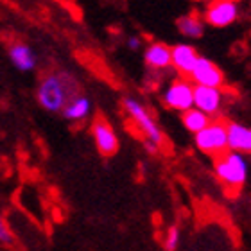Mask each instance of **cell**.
<instances>
[{
  "mask_svg": "<svg viewBox=\"0 0 251 251\" xmlns=\"http://www.w3.org/2000/svg\"><path fill=\"white\" fill-rule=\"evenodd\" d=\"M77 84L68 74H50L42 79L38 86V102L50 113H58L67 104L68 99L77 94Z\"/></svg>",
  "mask_w": 251,
  "mask_h": 251,
  "instance_id": "obj_1",
  "label": "cell"
},
{
  "mask_svg": "<svg viewBox=\"0 0 251 251\" xmlns=\"http://www.w3.org/2000/svg\"><path fill=\"white\" fill-rule=\"evenodd\" d=\"M215 158H217L215 160V174L228 190H239L246 183L248 173H250V163H248L246 154L226 149L223 154Z\"/></svg>",
  "mask_w": 251,
  "mask_h": 251,
  "instance_id": "obj_2",
  "label": "cell"
},
{
  "mask_svg": "<svg viewBox=\"0 0 251 251\" xmlns=\"http://www.w3.org/2000/svg\"><path fill=\"white\" fill-rule=\"evenodd\" d=\"M124 110L127 113V117L131 119V122L136 126V129L140 131L146 142L154 144L156 147H162L163 144V131L162 127L156 124V121L152 119V115L149 113L146 106L138 102L133 97H126L124 99Z\"/></svg>",
  "mask_w": 251,
  "mask_h": 251,
  "instance_id": "obj_3",
  "label": "cell"
},
{
  "mask_svg": "<svg viewBox=\"0 0 251 251\" xmlns=\"http://www.w3.org/2000/svg\"><path fill=\"white\" fill-rule=\"evenodd\" d=\"M194 142L199 151L208 156H219L228 149L226 144V122L210 121L203 129L194 133Z\"/></svg>",
  "mask_w": 251,
  "mask_h": 251,
  "instance_id": "obj_4",
  "label": "cell"
},
{
  "mask_svg": "<svg viewBox=\"0 0 251 251\" xmlns=\"http://www.w3.org/2000/svg\"><path fill=\"white\" fill-rule=\"evenodd\" d=\"M204 24L212 27H228L239 18L237 0H212L203 13Z\"/></svg>",
  "mask_w": 251,
  "mask_h": 251,
  "instance_id": "obj_5",
  "label": "cell"
},
{
  "mask_svg": "<svg viewBox=\"0 0 251 251\" xmlns=\"http://www.w3.org/2000/svg\"><path fill=\"white\" fill-rule=\"evenodd\" d=\"M163 102L174 111H185L194 106V84L187 79L171 83L163 92Z\"/></svg>",
  "mask_w": 251,
  "mask_h": 251,
  "instance_id": "obj_6",
  "label": "cell"
},
{
  "mask_svg": "<svg viewBox=\"0 0 251 251\" xmlns=\"http://www.w3.org/2000/svg\"><path fill=\"white\" fill-rule=\"evenodd\" d=\"M92 136L95 140V146L99 149L102 156H113L119 151V138H117L115 129L111 127V124L102 117H97L92 122Z\"/></svg>",
  "mask_w": 251,
  "mask_h": 251,
  "instance_id": "obj_7",
  "label": "cell"
},
{
  "mask_svg": "<svg viewBox=\"0 0 251 251\" xmlns=\"http://www.w3.org/2000/svg\"><path fill=\"white\" fill-rule=\"evenodd\" d=\"M192 79V84H201V86H214V88H223L225 84V74L214 61L208 58L199 56L192 72L188 74Z\"/></svg>",
  "mask_w": 251,
  "mask_h": 251,
  "instance_id": "obj_8",
  "label": "cell"
},
{
  "mask_svg": "<svg viewBox=\"0 0 251 251\" xmlns=\"http://www.w3.org/2000/svg\"><path fill=\"white\" fill-rule=\"evenodd\" d=\"M223 102H225V94L221 88L194 84V106L204 111L208 117L217 115L223 110Z\"/></svg>",
  "mask_w": 251,
  "mask_h": 251,
  "instance_id": "obj_9",
  "label": "cell"
},
{
  "mask_svg": "<svg viewBox=\"0 0 251 251\" xmlns=\"http://www.w3.org/2000/svg\"><path fill=\"white\" fill-rule=\"evenodd\" d=\"M226 144L230 151L250 154L251 152V129L241 122H226Z\"/></svg>",
  "mask_w": 251,
  "mask_h": 251,
  "instance_id": "obj_10",
  "label": "cell"
},
{
  "mask_svg": "<svg viewBox=\"0 0 251 251\" xmlns=\"http://www.w3.org/2000/svg\"><path fill=\"white\" fill-rule=\"evenodd\" d=\"M198 58L199 54L188 43H179V45L171 47V67H174L183 75H188V74L192 72Z\"/></svg>",
  "mask_w": 251,
  "mask_h": 251,
  "instance_id": "obj_11",
  "label": "cell"
},
{
  "mask_svg": "<svg viewBox=\"0 0 251 251\" xmlns=\"http://www.w3.org/2000/svg\"><path fill=\"white\" fill-rule=\"evenodd\" d=\"M9 59L13 67L20 72H31L36 68V54L25 43H13L9 47Z\"/></svg>",
  "mask_w": 251,
  "mask_h": 251,
  "instance_id": "obj_12",
  "label": "cell"
},
{
  "mask_svg": "<svg viewBox=\"0 0 251 251\" xmlns=\"http://www.w3.org/2000/svg\"><path fill=\"white\" fill-rule=\"evenodd\" d=\"M90 111H92V102H90L88 97H84V95H74L68 99V102L63 106V117L70 122H81L84 121L86 117L90 115Z\"/></svg>",
  "mask_w": 251,
  "mask_h": 251,
  "instance_id": "obj_13",
  "label": "cell"
},
{
  "mask_svg": "<svg viewBox=\"0 0 251 251\" xmlns=\"http://www.w3.org/2000/svg\"><path fill=\"white\" fill-rule=\"evenodd\" d=\"M147 67L154 70H163L171 67V47L165 43H151L144 52Z\"/></svg>",
  "mask_w": 251,
  "mask_h": 251,
  "instance_id": "obj_14",
  "label": "cell"
},
{
  "mask_svg": "<svg viewBox=\"0 0 251 251\" xmlns=\"http://www.w3.org/2000/svg\"><path fill=\"white\" fill-rule=\"evenodd\" d=\"M178 31L187 38H201L204 32V20L203 16H199L198 13H190V15L181 16L176 24Z\"/></svg>",
  "mask_w": 251,
  "mask_h": 251,
  "instance_id": "obj_15",
  "label": "cell"
},
{
  "mask_svg": "<svg viewBox=\"0 0 251 251\" xmlns=\"http://www.w3.org/2000/svg\"><path fill=\"white\" fill-rule=\"evenodd\" d=\"M212 121L204 111L198 110L196 106L188 108V110L181 111V122H183L185 129L190 131V133H198L199 129H203L204 126Z\"/></svg>",
  "mask_w": 251,
  "mask_h": 251,
  "instance_id": "obj_16",
  "label": "cell"
},
{
  "mask_svg": "<svg viewBox=\"0 0 251 251\" xmlns=\"http://www.w3.org/2000/svg\"><path fill=\"white\" fill-rule=\"evenodd\" d=\"M179 237H181V233H179L178 226H171V228L167 230V233H165V237H163V248H165V251L178 250Z\"/></svg>",
  "mask_w": 251,
  "mask_h": 251,
  "instance_id": "obj_17",
  "label": "cell"
},
{
  "mask_svg": "<svg viewBox=\"0 0 251 251\" xmlns=\"http://www.w3.org/2000/svg\"><path fill=\"white\" fill-rule=\"evenodd\" d=\"M11 233L9 230H7V226H5L4 219L0 217V242H4V244H11Z\"/></svg>",
  "mask_w": 251,
  "mask_h": 251,
  "instance_id": "obj_18",
  "label": "cell"
},
{
  "mask_svg": "<svg viewBox=\"0 0 251 251\" xmlns=\"http://www.w3.org/2000/svg\"><path fill=\"white\" fill-rule=\"evenodd\" d=\"M140 45H142L140 38L133 36V38H129V40H127V47L133 49V50H136V49H140Z\"/></svg>",
  "mask_w": 251,
  "mask_h": 251,
  "instance_id": "obj_19",
  "label": "cell"
},
{
  "mask_svg": "<svg viewBox=\"0 0 251 251\" xmlns=\"http://www.w3.org/2000/svg\"><path fill=\"white\" fill-rule=\"evenodd\" d=\"M237 2H239V0H237Z\"/></svg>",
  "mask_w": 251,
  "mask_h": 251,
  "instance_id": "obj_20",
  "label": "cell"
}]
</instances>
